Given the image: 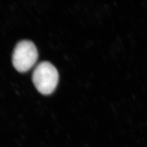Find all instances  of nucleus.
I'll return each mask as SVG.
<instances>
[{
    "instance_id": "nucleus-2",
    "label": "nucleus",
    "mask_w": 147,
    "mask_h": 147,
    "mask_svg": "<svg viewBox=\"0 0 147 147\" xmlns=\"http://www.w3.org/2000/svg\"><path fill=\"white\" fill-rule=\"evenodd\" d=\"M38 58V53L34 44L24 40L18 42L14 49L12 63L18 71L25 73L35 65Z\"/></svg>"
},
{
    "instance_id": "nucleus-1",
    "label": "nucleus",
    "mask_w": 147,
    "mask_h": 147,
    "mask_svg": "<svg viewBox=\"0 0 147 147\" xmlns=\"http://www.w3.org/2000/svg\"><path fill=\"white\" fill-rule=\"evenodd\" d=\"M57 69L49 62L39 63L32 74V81L39 92L42 94H51L58 82Z\"/></svg>"
}]
</instances>
